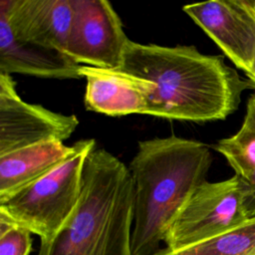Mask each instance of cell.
I'll return each instance as SVG.
<instances>
[{
    "instance_id": "6da1fadb",
    "label": "cell",
    "mask_w": 255,
    "mask_h": 255,
    "mask_svg": "<svg viewBox=\"0 0 255 255\" xmlns=\"http://www.w3.org/2000/svg\"><path fill=\"white\" fill-rule=\"evenodd\" d=\"M119 70L154 84L147 115L174 121L225 120L250 87L223 57L202 54L194 46L129 40Z\"/></svg>"
},
{
    "instance_id": "7a4b0ae2",
    "label": "cell",
    "mask_w": 255,
    "mask_h": 255,
    "mask_svg": "<svg viewBox=\"0 0 255 255\" xmlns=\"http://www.w3.org/2000/svg\"><path fill=\"white\" fill-rule=\"evenodd\" d=\"M212 163L207 144L169 135L138 141L128 171L134 192L132 255H156L169 228L194 189L206 181Z\"/></svg>"
},
{
    "instance_id": "3957f363",
    "label": "cell",
    "mask_w": 255,
    "mask_h": 255,
    "mask_svg": "<svg viewBox=\"0 0 255 255\" xmlns=\"http://www.w3.org/2000/svg\"><path fill=\"white\" fill-rule=\"evenodd\" d=\"M134 192L128 168L105 148L88 155L78 205L38 255H132Z\"/></svg>"
},
{
    "instance_id": "277c9868",
    "label": "cell",
    "mask_w": 255,
    "mask_h": 255,
    "mask_svg": "<svg viewBox=\"0 0 255 255\" xmlns=\"http://www.w3.org/2000/svg\"><path fill=\"white\" fill-rule=\"evenodd\" d=\"M77 144L76 152L58 167L0 200V217L38 235L41 246L60 232L78 205L85 162L96 141L81 139Z\"/></svg>"
},
{
    "instance_id": "5b68a950",
    "label": "cell",
    "mask_w": 255,
    "mask_h": 255,
    "mask_svg": "<svg viewBox=\"0 0 255 255\" xmlns=\"http://www.w3.org/2000/svg\"><path fill=\"white\" fill-rule=\"evenodd\" d=\"M248 219L238 179L204 181L174 218L165 242L170 251L184 249L245 223Z\"/></svg>"
},
{
    "instance_id": "8992f818",
    "label": "cell",
    "mask_w": 255,
    "mask_h": 255,
    "mask_svg": "<svg viewBox=\"0 0 255 255\" xmlns=\"http://www.w3.org/2000/svg\"><path fill=\"white\" fill-rule=\"evenodd\" d=\"M73 19L65 54L78 64L119 69L127 37L120 16L107 0H71Z\"/></svg>"
},
{
    "instance_id": "52a82bcc",
    "label": "cell",
    "mask_w": 255,
    "mask_h": 255,
    "mask_svg": "<svg viewBox=\"0 0 255 255\" xmlns=\"http://www.w3.org/2000/svg\"><path fill=\"white\" fill-rule=\"evenodd\" d=\"M78 126L75 115L22 100L11 75L0 73V155L43 142H64Z\"/></svg>"
},
{
    "instance_id": "ba28073f",
    "label": "cell",
    "mask_w": 255,
    "mask_h": 255,
    "mask_svg": "<svg viewBox=\"0 0 255 255\" xmlns=\"http://www.w3.org/2000/svg\"><path fill=\"white\" fill-rule=\"evenodd\" d=\"M245 74L255 62V1L212 0L182 7Z\"/></svg>"
},
{
    "instance_id": "9c48e42d",
    "label": "cell",
    "mask_w": 255,
    "mask_h": 255,
    "mask_svg": "<svg viewBox=\"0 0 255 255\" xmlns=\"http://www.w3.org/2000/svg\"><path fill=\"white\" fill-rule=\"evenodd\" d=\"M0 15L18 41L65 54L73 19L71 0H1Z\"/></svg>"
},
{
    "instance_id": "30bf717a",
    "label": "cell",
    "mask_w": 255,
    "mask_h": 255,
    "mask_svg": "<svg viewBox=\"0 0 255 255\" xmlns=\"http://www.w3.org/2000/svg\"><path fill=\"white\" fill-rule=\"evenodd\" d=\"M86 79L85 107L99 114L120 117L147 115L154 84L119 69H101L82 65Z\"/></svg>"
},
{
    "instance_id": "8fae6325",
    "label": "cell",
    "mask_w": 255,
    "mask_h": 255,
    "mask_svg": "<svg viewBox=\"0 0 255 255\" xmlns=\"http://www.w3.org/2000/svg\"><path fill=\"white\" fill-rule=\"evenodd\" d=\"M81 66L62 52L18 41L5 17L0 15V73L81 79Z\"/></svg>"
},
{
    "instance_id": "7c38bea8",
    "label": "cell",
    "mask_w": 255,
    "mask_h": 255,
    "mask_svg": "<svg viewBox=\"0 0 255 255\" xmlns=\"http://www.w3.org/2000/svg\"><path fill=\"white\" fill-rule=\"evenodd\" d=\"M77 148V141L71 146L48 141L0 155V200L58 167Z\"/></svg>"
},
{
    "instance_id": "4fadbf2b",
    "label": "cell",
    "mask_w": 255,
    "mask_h": 255,
    "mask_svg": "<svg viewBox=\"0 0 255 255\" xmlns=\"http://www.w3.org/2000/svg\"><path fill=\"white\" fill-rule=\"evenodd\" d=\"M233 168L248 219L255 218V93L248 99L238 131L214 145Z\"/></svg>"
},
{
    "instance_id": "5bb4252c",
    "label": "cell",
    "mask_w": 255,
    "mask_h": 255,
    "mask_svg": "<svg viewBox=\"0 0 255 255\" xmlns=\"http://www.w3.org/2000/svg\"><path fill=\"white\" fill-rule=\"evenodd\" d=\"M156 255H255V218L190 247L176 251L162 249Z\"/></svg>"
},
{
    "instance_id": "9a60e30c",
    "label": "cell",
    "mask_w": 255,
    "mask_h": 255,
    "mask_svg": "<svg viewBox=\"0 0 255 255\" xmlns=\"http://www.w3.org/2000/svg\"><path fill=\"white\" fill-rule=\"evenodd\" d=\"M32 232L0 217V255H30Z\"/></svg>"
},
{
    "instance_id": "2e32d148",
    "label": "cell",
    "mask_w": 255,
    "mask_h": 255,
    "mask_svg": "<svg viewBox=\"0 0 255 255\" xmlns=\"http://www.w3.org/2000/svg\"><path fill=\"white\" fill-rule=\"evenodd\" d=\"M247 77V82L249 83L250 87L255 89V62L252 66V68L245 74Z\"/></svg>"
}]
</instances>
